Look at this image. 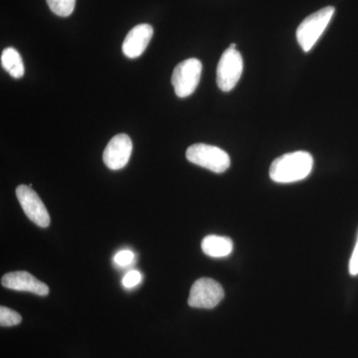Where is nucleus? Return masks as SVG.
Here are the masks:
<instances>
[{
	"instance_id": "f257e3e1",
	"label": "nucleus",
	"mask_w": 358,
	"mask_h": 358,
	"mask_svg": "<svg viewBox=\"0 0 358 358\" xmlns=\"http://www.w3.org/2000/svg\"><path fill=\"white\" fill-rule=\"evenodd\" d=\"M313 159L307 152H289L278 157L270 167V178L278 183H293L312 173Z\"/></svg>"
},
{
	"instance_id": "f03ea898",
	"label": "nucleus",
	"mask_w": 358,
	"mask_h": 358,
	"mask_svg": "<svg viewBox=\"0 0 358 358\" xmlns=\"http://www.w3.org/2000/svg\"><path fill=\"white\" fill-rule=\"evenodd\" d=\"M334 11L336 9L334 6L324 7L317 13L310 14L299 25L296 29V40L303 51H310L313 45L317 43L331 22Z\"/></svg>"
},
{
	"instance_id": "7ed1b4c3",
	"label": "nucleus",
	"mask_w": 358,
	"mask_h": 358,
	"mask_svg": "<svg viewBox=\"0 0 358 358\" xmlns=\"http://www.w3.org/2000/svg\"><path fill=\"white\" fill-rule=\"evenodd\" d=\"M188 162L215 173H223L230 167V157L225 150L214 145L195 143L186 150Z\"/></svg>"
},
{
	"instance_id": "20e7f679",
	"label": "nucleus",
	"mask_w": 358,
	"mask_h": 358,
	"mask_svg": "<svg viewBox=\"0 0 358 358\" xmlns=\"http://www.w3.org/2000/svg\"><path fill=\"white\" fill-rule=\"evenodd\" d=\"M202 74V64L199 59L182 61L174 68L171 83L179 98H186L194 93Z\"/></svg>"
},
{
	"instance_id": "39448f33",
	"label": "nucleus",
	"mask_w": 358,
	"mask_h": 358,
	"mask_svg": "<svg viewBox=\"0 0 358 358\" xmlns=\"http://www.w3.org/2000/svg\"><path fill=\"white\" fill-rule=\"evenodd\" d=\"M243 58L236 49L224 52L217 66V85L223 92H230L236 86L243 73Z\"/></svg>"
},
{
	"instance_id": "423d86ee",
	"label": "nucleus",
	"mask_w": 358,
	"mask_h": 358,
	"mask_svg": "<svg viewBox=\"0 0 358 358\" xmlns=\"http://www.w3.org/2000/svg\"><path fill=\"white\" fill-rule=\"evenodd\" d=\"M222 286L210 278H200L190 289L188 305L197 308H213L223 300Z\"/></svg>"
},
{
	"instance_id": "0eeeda50",
	"label": "nucleus",
	"mask_w": 358,
	"mask_h": 358,
	"mask_svg": "<svg viewBox=\"0 0 358 358\" xmlns=\"http://www.w3.org/2000/svg\"><path fill=\"white\" fill-rule=\"evenodd\" d=\"M16 196L27 216L33 223L42 228L50 225V215L39 195L32 187L27 185H20L16 188Z\"/></svg>"
},
{
	"instance_id": "6e6552de",
	"label": "nucleus",
	"mask_w": 358,
	"mask_h": 358,
	"mask_svg": "<svg viewBox=\"0 0 358 358\" xmlns=\"http://www.w3.org/2000/svg\"><path fill=\"white\" fill-rule=\"evenodd\" d=\"M133 152V141L126 134L115 136L103 150V160L112 171H119L128 164Z\"/></svg>"
},
{
	"instance_id": "1a4fd4ad",
	"label": "nucleus",
	"mask_w": 358,
	"mask_h": 358,
	"mask_svg": "<svg viewBox=\"0 0 358 358\" xmlns=\"http://www.w3.org/2000/svg\"><path fill=\"white\" fill-rule=\"evenodd\" d=\"M1 285L4 288L14 291L30 292L38 296H47L49 288L46 284L25 271L7 273L1 279Z\"/></svg>"
},
{
	"instance_id": "9d476101",
	"label": "nucleus",
	"mask_w": 358,
	"mask_h": 358,
	"mask_svg": "<svg viewBox=\"0 0 358 358\" xmlns=\"http://www.w3.org/2000/svg\"><path fill=\"white\" fill-rule=\"evenodd\" d=\"M152 35H154V28L152 25L143 23V24L134 26L122 43V52L124 55L131 59L140 57L148 48Z\"/></svg>"
},
{
	"instance_id": "9b49d317",
	"label": "nucleus",
	"mask_w": 358,
	"mask_h": 358,
	"mask_svg": "<svg viewBox=\"0 0 358 358\" xmlns=\"http://www.w3.org/2000/svg\"><path fill=\"white\" fill-rule=\"evenodd\" d=\"M202 251L212 258H223L232 253L234 244L228 237L209 235L202 240Z\"/></svg>"
},
{
	"instance_id": "f8f14e48",
	"label": "nucleus",
	"mask_w": 358,
	"mask_h": 358,
	"mask_svg": "<svg viewBox=\"0 0 358 358\" xmlns=\"http://www.w3.org/2000/svg\"><path fill=\"white\" fill-rule=\"evenodd\" d=\"M1 65L14 79H20L24 75V64H23L22 58L13 47H8L2 51Z\"/></svg>"
},
{
	"instance_id": "ddd939ff",
	"label": "nucleus",
	"mask_w": 358,
	"mask_h": 358,
	"mask_svg": "<svg viewBox=\"0 0 358 358\" xmlns=\"http://www.w3.org/2000/svg\"><path fill=\"white\" fill-rule=\"evenodd\" d=\"M52 13L61 17H67L74 11L76 0H46Z\"/></svg>"
},
{
	"instance_id": "4468645a",
	"label": "nucleus",
	"mask_w": 358,
	"mask_h": 358,
	"mask_svg": "<svg viewBox=\"0 0 358 358\" xmlns=\"http://www.w3.org/2000/svg\"><path fill=\"white\" fill-rule=\"evenodd\" d=\"M22 320V317L20 313L15 310H11L2 306L0 308V326L1 327H13L20 324Z\"/></svg>"
},
{
	"instance_id": "2eb2a0df",
	"label": "nucleus",
	"mask_w": 358,
	"mask_h": 358,
	"mask_svg": "<svg viewBox=\"0 0 358 358\" xmlns=\"http://www.w3.org/2000/svg\"><path fill=\"white\" fill-rule=\"evenodd\" d=\"M141 282V274L138 271L133 270L129 271L128 274L122 278V285L126 288H134V287L138 286Z\"/></svg>"
},
{
	"instance_id": "dca6fc26",
	"label": "nucleus",
	"mask_w": 358,
	"mask_h": 358,
	"mask_svg": "<svg viewBox=\"0 0 358 358\" xmlns=\"http://www.w3.org/2000/svg\"><path fill=\"white\" fill-rule=\"evenodd\" d=\"M134 258V255L133 252L129 251V250H124V251L119 252V253L115 256L114 260L117 265L124 267V266H128L133 262Z\"/></svg>"
},
{
	"instance_id": "f3484780",
	"label": "nucleus",
	"mask_w": 358,
	"mask_h": 358,
	"mask_svg": "<svg viewBox=\"0 0 358 358\" xmlns=\"http://www.w3.org/2000/svg\"><path fill=\"white\" fill-rule=\"evenodd\" d=\"M350 274L352 275H358V237L350 261Z\"/></svg>"
},
{
	"instance_id": "a211bd4d",
	"label": "nucleus",
	"mask_w": 358,
	"mask_h": 358,
	"mask_svg": "<svg viewBox=\"0 0 358 358\" xmlns=\"http://www.w3.org/2000/svg\"><path fill=\"white\" fill-rule=\"evenodd\" d=\"M236 46H237V45H236V44H235V43H232V44H231V45H230L229 48H230V49H236Z\"/></svg>"
}]
</instances>
